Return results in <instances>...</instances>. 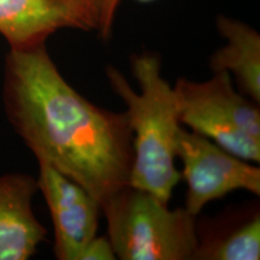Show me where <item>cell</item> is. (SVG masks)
<instances>
[{"mask_svg": "<svg viewBox=\"0 0 260 260\" xmlns=\"http://www.w3.org/2000/svg\"><path fill=\"white\" fill-rule=\"evenodd\" d=\"M3 102L38 159L87 189L100 206L128 186L134 152L125 112L90 103L68 83L46 44L10 48Z\"/></svg>", "mask_w": 260, "mask_h": 260, "instance_id": "obj_1", "label": "cell"}, {"mask_svg": "<svg viewBox=\"0 0 260 260\" xmlns=\"http://www.w3.org/2000/svg\"><path fill=\"white\" fill-rule=\"evenodd\" d=\"M132 74L139 84L138 93L117 68L107 65L110 87L126 106V118L133 133L130 186L149 191L169 204L181 172L175 165L178 130L181 128L174 86L161 75L157 54H134Z\"/></svg>", "mask_w": 260, "mask_h": 260, "instance_id": "obj_2", "label": "cell"}, {"mask_svg": "<svg viewBox=\"0 0 260 260\" xmlns=\"http://www.w3.org/2000/svg\"><path fill=\"white\" fill-rule=\"evenodd\" d=\"M107 237L121 260H191L198 246V217L171 210L149 191L123 187L102 205Z\"/></svg>", "mask_w": 260, "mask_h": 260, "instance_id": "obj_3", "label": "cell"}, {"mask_svg": "<svg viewBox=\"0 0 260 260\" xmlns=\"http://www.w3.org/2000/svg\"><path fill=\"white\" fill-rule=\"evenodd\" d=\"M174 89L184 128L243 160L260 161L259 104L234 88L232 75L217 71L201 82L178 79Z\"/></svg>", "mask_w": 260, "mask_h": 260, "instance_id": "obj_4", "label": "cell"}, {"mask_svg": "<svg viewBox=\"0 0 260 260\" xmlns=\"http://www.w3.org/2000/svg\"><path fill=\"white\" fill-rule=\"evenodd\" d=\"M176 158L182 162L181 178L186 181V209L198 217L211 201L235 190L260 195V169L220 147L205 136L181 125Z\"/></svg>", "mask_w": 260, "mask_h": 260, "instance_id": "obj_5", "label": "cell"}, {"mask_svg": "<svg viewBox=\"0 0 260 260\" xmlns=\"http://www.w3.org/2000/svg\"><path fill=\"white\" fill-rule=\"evenodd\" d=\"M103 0H0V35L10 48L46 44L61 29L98 31Z\"/></svg>", "mask_w": 260, "mask_h": 260, "instance_id": "obj_6", "label": "cell"}, {"mask_svg": "<svg viewBox=\"0 0 260 260\" xmlns=\"http://www.w3.org/2000/svg\"><path fill=\"white\" fill-rule=\"evenodd\" d=\"M38 188L50 211L54 230L53 252L59 260H79V256L99 226V201L51 165L39 162Z\"/></svg>", "mask_w": 260, "mask_h": 260, "instance_id": "obj_7", "label": "cell"}, {"mask_svg": "<svg viewBox=\"0 0 260 260\" xmlns=\"http://www.w3.org/2000/svg\"><path fill=\"white\" fill-rule=\"evenodd\" d=\"M38 190L30 175L0 176V260H27L46 240V228L32 210Z\"/></svg>", "mask_w": 260, "mask_h": 260, "instance_id": "obj_8", "label": "cell"}, {"mask_svg": "<svg viewBox=\"0 0 260 260\" xmlns=\"http://www.w3.org/2000/svg\"><path fill=\"white\" fill-rule=\"evenodd\" d=\"M219 34L226 45L212 54L210 68L212 73L226 71L235 76L239 92L260 103V35L248 24L219 16L217 19Z\"/></svg>", "mask_w": 260, "mask_h": 260, "instance_id": "obj_9", "label": "cell"}, {"mask_svg": "<svg viewBox=\"0 0 260 260\" xmlns=\"http://www.w3.org/2000/svg\"><path fill=\"white\" fill-rule=\"evenodd\" d=\"M194 260H259L260 213L258 206L236 218L226 217L210 226H198Z\"/></svg>", "mask_w": 260, "mask_h": 260, "instance_id": "obj_10", "label": "cell"}, {"mask_svg": "<svg viewBox=\"0 0 260 260\" xmlns=\"http://www.w3.org/2000/svg\"><path fill=\"white\" fill-rule=\"evenodd\" d=\"M116 254L109 237L95 235L84 246L79 260H115Z\"/></svg>", "mask_w": 260, "mask_h": 260, "instance_id": "obj_11", "label": "cell"}, {"mask_svg": "<svg viewBox=\"0 0 260 260\" xmlns=\"http://www.w3.org/2000/svg\"><path fill=\"white\" fill-rule=\"evenodd\" d=\"M122 0H103V15H102V24H100L98 34L99 37L107 40L112 34L113 22H115L116 12ZM141 3H152L154 0H138Z\"/></svg>", "mask_w": 260, "mask_h": 260, "instance_id": "obj_12", "label": "cell"}]
</instances>
